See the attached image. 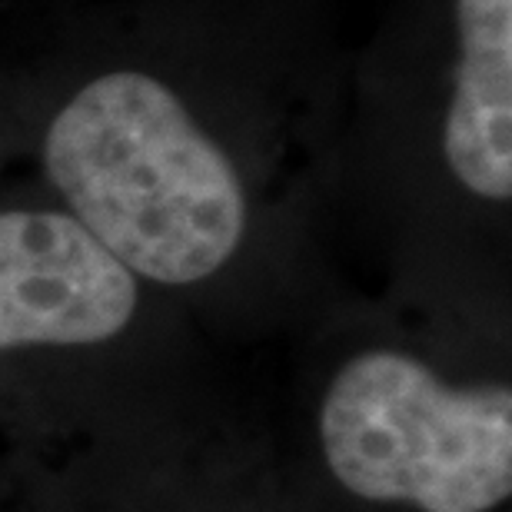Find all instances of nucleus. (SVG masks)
I'll return each mask as SVG.
<instances>
[{"instance_id": "obj_1", "label": "nucleus", "mask_w": 512, "mask_h": 512, "mask_svg": "<svg viewBox=\"0 0 512 512\" xmlns=\"http://www.w3.org/2000/svg\"><path fill=\"white\" fill-rule=\"evenodd\" d=\"M74 87L44 130L67 213L143 280H210L247 237V187L187 94L133 57Z\"/></svg>"}, {"instance_id": "obj_2", "label": "nucleus", "mask_w": 512, "mask_h": 512, "mask_svg": "<svg viewBox=\"0 0 512 512\" xmlns=\"http://www.w3.org/2000/svg\"><path fill=\"white\" fill-rule=\"evenodd\" d=\"M320 439L333 476L373 503L486 512L512 493L509 386H446L403 353H360L336 373Z\"/></svg>"}, {"instance_id": "obj_4", "label": "nucleus", "mask_w": 512, "mask_h": 512, "mask_svg": "<svg viewBox=\"0 0 512 512\" xmlns=\"http://www.w3.org/2000/svg\"><path fill=\"white\" fill-rule=\"evenodd\" d=\"M443 160L486 203L512 197V0H446Z\"/></svg>"}, {"instance_id": "obj_3", "label": "nucleus", "mask_w": 512, "mask_h": 512, "mask_svg": "<svg viewBox=\"0 0 512 512\" xmlns=\"http://www.w3.org/2000/svg\"><path fill=\"white\" fill-rule=\"evenodd\" d=\"M137 310V276L67 210H0V350L90 346Z\"/></svg>"}]
</instances>
